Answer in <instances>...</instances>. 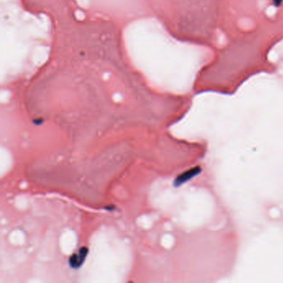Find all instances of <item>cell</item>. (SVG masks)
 <instances>
[{
    "instance_id": "obj_1",
    "label": "cell",
    "mask_w": 283,
    "mask_h": 283,
    "mask_svg": "<svg viewBox=\"0 0 283 283\" xmlns=\"http://www.w3.org/2000/svg\"><path fill=\"white\" fill-rule=\"evenodd\" d=\"M88 254V248L82 247L79 248L77 253H73L71 255L68 260L69 265L73 269H78L82 266L84 262L86 260V256Z\"/></svg>"
}]
</instances>
